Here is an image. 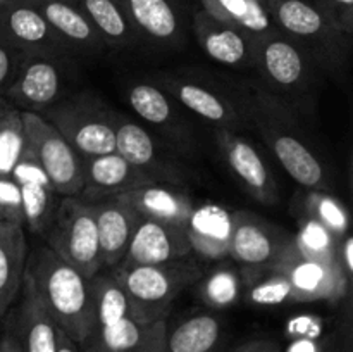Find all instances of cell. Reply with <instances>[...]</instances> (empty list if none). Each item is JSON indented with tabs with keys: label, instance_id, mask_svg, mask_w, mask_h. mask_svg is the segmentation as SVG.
I'll list each match as a JSON object with an SVG mask.
<instances>
[{
	"label": "cell",
	"instance_id": "60d3db41",
	"mask_svg": "<svg viewBox=\"0 0 353 352\" xmlns=\"http://www.w3.org/2000/svg\"><path fill=\"white\" fill-rule=\"evenodd\" d=\"M353 240L352 237H345L343 242H340V261L343 266V271L348 278H352L353 273Z\"/></svg>",
	"mask_w": 353,
	"mask_h": 352
},
{
	"label": "cell",
	"instance_id": "6da1fadb",
	"mask_svg": "<svg viewBox=\"0 0 353 352\" xmlns=\"http://www.w3.org/2000/svg\"><path fill=\"white\" fill-rule=\"evenodd\" d=\"M23 286L34 293L59 330L78 345L97 335V314L90 280L62 261L47 245L26 255Z\"/></svg>",
	"mask_w": 353,
	"mask_h": 352
},
{
	"label": "cell",
	"instance_id": "277c9868",
	"mask_svg": "<svg viewBox=\"0 0 353 352\" xmlns=\"http://www.w3.org/2000/svg\"><path fill=\"white\" fill-rule=\"evenodd\" d=\"M47 247L62 261L78 269L85 278H93L103 266L93 206L79 197H62L50 224L41 235Z\"/></svg>",
	"mask_w": 353,
	"mask_h": 352
},
{
	"label": "cell",
	"instance_id": "ba28073f",
	"mask_svg": "<svg viewBox=\"0 0 353 352\" xmlns=\"http://www.w3.org/2000/svg\"><path fill=\"white\" fill-rule=\"evenodd\" d=\"M290 238L261 216L238 211L230 216L228 254L255 271H268L279 257Z\"/></svg>",
	"mask_w": 353,
	"mask_h": 352
},
{
	"label": "cell",
	"instance_id": "d4e9b609",
	"mask_svg": "<svg viewBox=\"0 0 353 352\" xmlns=\"http://www.w3.org/2000/svg\"><path fill=\"white\" fill-rule=\"evenodd\" d=\"M26 255L24 228L0 221V317L23 289Z\"/></svg>",
	"mask_w": 353,
	"mask_h": 352
},
{
	"label": "cell",
	"instance_id": "603a6c76",
	"mask_svg": "<svg viewBox=\"0 0 353 352\" xmlns=\"http://www.w3.org/2000/svg\"><path fill=\"white\" fill-rule=\"evenodd\" d=\"M168 320L140 323L124 316L116 323L100 326L93 340L103 352H165Z\"/></svg>",
	"mask_w": 353,
	"mask_h": 352
},
{
	"label": "cell",
	"instance_id": "8d00e7d4",
	"mask_svg": "<svg viewBox=\"0 0 353 352\" xmlns=\"http://www.w3.org/2000/svg\"><path fill=\"white\" fill-rule=\"evenodd\" d=\"M26 57L28 52L0 40V97L7 95Z\"/></svg>",
	"mask_w": 353,
	"mask_h": 352
},
{
	"label": "cell",
	"instance_id": "7bdbcfd3",
	"mask_svg": "<svg viewBox=\"0 0 353 352\" xmlns=\"http://www.w3.org/2000/svg\"><path fill=\"white\" fill-rule=\"evenodd\" d=\"M81 347H83V352H103L95 340H90L88 344L81 345Z\"/></svg>",
	"mask_w": 353,
	"mask_h": 352
},
{
	"label": "cell",
	"instance_id": "7c38bea8",
	"mask_svg": "<svg viewBox=\"0 0 353 352\" xmlns=\"http://www.w3.org/2000/svg\"><path fill=\"white\" fill-rule=\"evenodd\" d=\"M192 252L186 228L140 217L126 255L119 264L164 266L186 259Z\"/></svg>",
	"mask_w": 353,
	"mask_h": 352
},
{
	"label": "cell",
	"instance_id": "836d02e7",
	"mask_svg": "<svg viewBox=\"0 0 353 352\" xmlns=\"http://www.w3.org/2000/svg\"><path fill=\"white\" fill-rule=\"evenodd\" d=\"M0 221L24 228L23 197L12 176H0Z\"/></svg>",
	"mask_w": 353,
	"mask_h": 352
},
{
	"label": "cell",
	"instance_id": "4fadbf2b",
	"mask_svg": "<svg viewBox=\"0 0 353 352\" xmlns=\"http://www.w3.org/2000/svg\"><path fill=\"white\" fill-rule=\"evenodd\" d=\"M216 140L221 154L245 190L264 206H274L279 199L278 185L257 148L238 133L224 128H216Z\"/></svg>",
	"mask_w": 353,
	"mask_h": 352
},
{
	"label": "cell",
	"instance_id": "30bf717a",
	"mask_svg": "<svg viewBox=\"0 0 353 352\" xmlns=\"http://www.w3.org/2000/svg\"><path fill=\"white\" fill-rule=\"evenodd\" d=\"M0 40L28 54L62 59L72 52L28 0H0Z\"/></svg>",
	"mask_w": 353,
	"mask_h": 352
},
{
	"label": "cell",
	"instance_id": "2e32d148",
	"mask_svg": "<svg viewBox=\"0 0 353 352\" xmlns=\"http://www.w3.org/2000/svg\"><path fill=\"white\" fill-rule=\"evenodd\" d=\"M259 128H261L262 138L276 155L279 164L296 183L316 192H326L330 188L323 164L316 157V154L303 144L302 138L281 130L269 121H259Z\"/></svg>",
	"mask_w": 353,
	"mask_h": 352
},
{
	"label": "cell",
	"instance_id": "b9f144b4",
	"mask_svg": "<svg viewBox=\"0 0 353 352\" xmlns=\"http://www.w3.org/2000/svg\"><path fill=\"white\" fill-rule=\"evenodd\" d=\"M55 352H79L78 344L68 337L62 330L57 328V338H55Z\"/></svg>",
	"mask_w": 353,
	"mask_h": 352
},
{
	"label": "cell",
	"instance_id": "52a82bcc",
	"mask_svg": "<svg viewBox=\"0 0 353 352\" xmlns=\"http://www.w3.org/2000/svg\"><path fill=\"white\" fill-rule=\"evenodd\" d=\"M254 66L269 85L290 95L307 93L316 79V61L278 30L255 38Z\"/></svg>",
	"mask_w": 353,
	"mask_h": 352
},
{
	"label": "cell",
	"instance_id": "44dd1931",
	"mask_svg": "<svg viewBox=\"0 0 353 352\" xmlns=\"http://www.w3.org/2000/svg\"><path fill=\"white\" fill-rule=\"evenodd\" d=\"M28 2L40 10L48 26L71 50L95 54L107 48L88 17L74 2L69 0H28Z\"/></svg>",
	"mask_w": 353,
	"mask_h": 352
},
{
	"label": "cell",
	"instance_id": "e575fe53",
	"mask_svg": "<svg viewBox=\"0 0 353 352\" xmlns=\"http://www.w3.org/2000/svg\"><path fill=\"white\" fill-rule=\"evenodd\" d=\"M314 202H316L317 216L314 217V219L319 221V223L336 238L343 237L348 224V217L347 213L343 211V207H341L336 200L331 199V197L327 195H316L314 197Z\"/></svg>",
	"mask_w": 353,
	"mask_h": 352
},
{
	"label": "cell",
	"instance_id": "7402d4cb",
	"mask_svg": "<svg viewBox=\"0 0 353 352\" xmlns=\"http://www.w3.org/2000/svg\"><path fill=\"white\" fill-rule=\"evenodd\" d=\"M164 86L165 92L174 97L181 106L196 114L200 119L216 124V128L234 131L241 126V117L236 107L217 90L186 78L164 79Z\"/></svg>",
	"mask_w": 353,
	"mask_h": 352
},
{
	"label": "cell",
	"instance_id": "5bb4252c",
	"mask_svg": "<svg viewBox=\"0 0 353 352\" xmlns=\"http://www.w3.org/2000/svg\"><path fill=\"white\" fill-rule=\"evenodd\" d=\"M150 183L154 182L145 173L131 166L117 152H110L83 157V188L78 197L86 202H95L133 192Z\"/></svg>",
	"mask_w": 353,
	"mask_h": 352
},
{
	"label": "cell",
	"instance_id": "ac0fdd59",
	"mask_svg": "<svg viewBox=\"0 0 353 352\" xmlns=\"http://www.w3.org/2000/svg\"><path fill=\"white\" fill-rule=\"evenodd\" d=\"M193 31L210 61L228 68H252L254 66V40L236 28L214 19L200 9L193 16Z\"/></svg>",
	"mask_w": 353,
	"mask_h": 352
},
{
	"label": "cell",
	"instance_id": "74e56055",
	"mask_svg": "<svg viewBox=\"0 0 353 352\" xmlns=\"http://www.w3.org/2000/svg\"><path fill=\"white\" fill-rule=\"evenodd\" d=\"M319 7L327 14L334 26L352 37L353 33V0H319Z\"/></svg>",
	"mask_w": 353,
	"mask_h": 352
},
{
	"label": "cell",
	"instance_id": "cb8c5ba5",
	"mask_svg": "<svg viewBox=\"0 0 353 352\" xmlns=\"http://www.w3.org/2000/svg\"><path fill=\"white\" fill-rule=\"evenodd\" d=\"M140 38L178 45L183 40L181 14L174 0H121Z\"/></svg>",
	"mask_w": 353,
	"mask_h": 352
},
{
	"label": "cell",
	"instance_id": "5b68a950",
	"mask_svg": "<svg viewBox=\"0 0 353 352\" xmlns=\"http://www.w3.org/2000/svg\"><path fill=\"white\" fill-rule=\"evenodd\" d=\"M28 145L57 195L78 197L83 188V157L41 114L21 110Z\"/></svg>",
	"mask_w": 353,
	"mask_h": 352
},
{
	"label": "cell",
	"instance_id": "f35d334b",
	"mask_svg": "<svg viewBox=\"0 0 353 352\" xmlns=\"http://www.w3.org/2000/svg\"><path fill=\"white\" fill-rule=\"evenodd\" d=\"M0 352H24L10 317L6 321L2 333H0Z\"/></svg>",
	"mask_w": 353,
	"mask_h": 352
},
{
	"label": "cell",
	"instance_id": "8fae6325",
	"mask_svg": "<svg viewBox=\"0 0 353 352\" xmlns=\"http://www.w3.org/2000/svg\"><path fill=\"white\" fill-rule=\"evenodd\" d=\"M64 92V72L61 57L47 54H28L16 81L3 99L26 113H43L59 102Z\"/></svg>",
	"mask_w": 353,
	"mask_h": 352
},
{
	"label": "cell",
	"instance_id": "9a60e30c",
	"mask_svg": "<svg viewBox=\"0 0 353 352\" xmlns=\"http://www.w3.org/2000/svg\"><path fill=\"white\" fill-rule=\"evenodd\" d=\"M112 124L116 131V152L121 157L145 173L154 183L174 185L181 182L179 169L159 154L154 138L143 126L117 114H112Z\"/></svg>",
	"mask_w": 353,
	"mask_h": 352
},
{
	"label": "cell",
	"instance_id": "d6a6232c",
	"mask_svg": "<svg viewBox=\"0 0 353 352\" xmlns=\"http://www.w3.org/2000/svg\"><path fill=\"white\" fill-rule=\"evenodd\" d=\"M128 104L143 121L157 126L174 123V109L168 92L152 83H134L126 92Z\"/></svg>",
	"mask_w": 353,
	"mask_h": 352
},
{
	"label": "cell",
	"instance_id": "f1b7e54d",
	"mask_svg": "<svg viewBox=\"0 0 353 352\" xmlns=\"http://www.w3.org/2000/svg\"><path fill=\"white\" fill-rule=\"evenodd\" d=\"M221 331L223 326L216 314H193L183 320L174 330L168 328L165 352H216Z\"/></svg>",
	"mask_w": 353,
	"mask_h": 352
},
{
	"label": "cell",
	"instance_id": "ee69618b",
	"mask_svg": "<svg viewBox=\"0 0 353 352\" xmlns=\"http://www.w3.org/2000/svg\"><path fill=\"white\" fill-rule=\"evenodd\" d=\"M69 2H76V0H69Z\"/></svg>",
	"mask_w": 353,
	"mask_h": 352
},
{
	"label": "cell",
	"instance_id": "7a4b0ae2",
	"mask_svg": "<svg viewBox=\"0 0 353 352\" xmlns=\"http://www.w3.org/2000/svg\"><path fill=\"white\" fill-rule=\"evenodd\" d=\"M110 271L126 293L130 316L140 323L168 320L176 297L202 276L186 259L164 266L117 264Z\"/></svg>",
	"mask_w": 353,
	"mask_h": 352
},
{
	"label": "cell",
	"instance_id": "83f0119b",
	"mask_svg": "<svg viewBox=\"0 0 353 352\" xmlns=\"http://www.w3.org/2000/svg\"><path fill=\"white\" fill-rule=\"evenodd\" d=\"M24 300L10 316L24 352H55L57 324L30 289L23 286Z\"/></svg>",
	"mask_w": 353,
	"mask_h": 352
},
{
	"label": "cell",
	"instance_id": "4316f807",
	"mask_svg": "<svg viewBox=\"0 0 353 352\" xmlns=\"http://www.w3.org/2000/svg\"><path fill=\"white\" fill-rule=\"evenodd\" d=\"M107 47H133L140 40L121 0H76Z\"/></svg>",
	"mask_w": 353,
	"mask_h": 352
},
{
	"label": "cell",
	"instance_id": "484cf974",
	"mask_svg": "<svg viewBox=\"0 0 353 352\" xmlns=\"http://www.w3.org/2000/svg\"><path fill=\"white\" fill-rule=\"evenodd\" d=\"M200 6L214 19L236 28L252 40L276 31L269 0H200Z\"/></svg>",
	"mask_w": 353,
	"mask_h": 352
},
{
	"label": "cell",
	"instance_id": "d6986e66",
	"mask_svg": "<svg viewBox=\"0 0 353 352\" xmlns=\"http://www.w3.org/2000/svg\"><path fill=\"white\" fill-rule=\"evenodd\" d=\"M95 211L100 255L105 268H114L126 255L140 214L117 197L90 202Z\"/></svg>",
	"mask_w": 353,
	"mask_h": 352
},
{
	"label": "cell",
	"instance_id": "d590c367",
	"mask_svg": "<svg viewBox=\"0 0 353 352\" xmlns=\"http://www.w3.org/2000/svg\"><path fill=\"white\" fill-rule=\"evenodd\" d=\"M250 300L254 304H281L293 300L292 283L278 275H271V278L264 283H259L252 289Z\"/></svg>",
	"mask_w": 353,
	"mask_h": 352
},
{
	"label": "cell",
	"instance_id": "4dcf8cb0",
	"mask_svg": "<svg viewBox=\"0 0 353 352\" xmlns=\"http://www.w3.org/2000/svg\"><path fill=\"white\" fill-rule=\"evenodd\" d=\"M28 150L21 110L0 97V176H10L21 155Z\"/></svg>",
	"mask_w": 353,
	"mask_h": 352
},
{
	"label": "cell",
	"instance_id": "e0dca14e",
	"mask_svg": "<svg viewBox=\"0 0 353 352\" xmlns=\"http://www.w3.org/2000/svg\"><path fill=\"white\" fill-rule=\"evenodd\" d=\"M10 176L21 188L24 226L30 228V231H33V233L43 235L48 224H50L59 200H55L57 193L52 188L43 169L40 168V164L34 159L30 145H28V150L21 155V159L12 168Z\"/></svg>",
	"mask_w": 353,
	"mask_h": 352
},
{
	"label": "cell",
	"instance_id": "f546056e",
	"mask_svg": "<svg viewBox=\"0 0 353 352\" xmlns=\"http://www.w3.org/2000/svg\"><path fill=\"white\" fill-rule=\"evenodd\" d=\"M192 251L196 248L205 257H223L228 254L230 237V216L219 209L193 211V216L186 226Z\"/></svg>",
	"mask_w": 353,
	"mask_h": 352
},
{
	"label": "cell",
	"instance_id": "ffe728a7",
	"mask_svg": "<svg viewBox=\"0 0 353 352\" xmlns=\"http://www.w3.org/2000/svg\"><path fill=\"white\" fill-rule=\"evenodd\" d=\"M117 199L133 207L141 217L179 228L188 226L195 211L192 199L169 183H150L133 192L117 195Z\"/></svg>",
	"mask_w": 353,
	"mask_h": 352
},
{
	"label": "cell",
	"instance_id": "3957f363",
	"mask_svg": "<svg viewBox=\"0 0 353 352\" xmlns=\"http://www.w3.org/2000/svg\"><path fill=\"white\" fill-rule=\"evenodd\" d=\"M276 30L303 48L321 68L340 69L348 52L350 37L309 0H269Z\"/></svg>",
	"mask_w": 353,
	"mask_h": 352
},
{
	"label": "cell",
	"instance_id": "ab89813d",
	"mask_svg": "<svg viewBox=\"0 0 353 352\" xmlns=\"http://www.w3.org/2000/svg\"><path fill=\"white\" fill-rule=\"evenodd\" d=\"M233 352H283L281 345L271 338H257L238 345Z\"/></svg>",
	"mask_w": 353,
	"mask_h": 352
},
{
	"label": "cell",
	"instance_id": "8992f818",
	"mask_svg": "<svg viewBox=\"0 0 353 352\" xmlns=\"http://www.w3.org/2000/svg\"><path fill=\"white\" fill-rule=\"evenodd\" d=\"M41 116L54 124L55 130L81 157L116 152V131L112 113L83 99L57 102Z\"/></svg>",
	"mask_w": 353,
	"mask_h": 352
},
{
	"label": "cell",
	"instance_id": "9c48e42d",
	"mask_svg": "<svg viewBox=\"0 0 353 352\" xmlns=\"http://www.w3.org/2000/svg\"><path fill=\"white\" fill-rule=\"evenodd\" d=\"M268 271L292 283L293 302L334 300L341 297V292L348 285V276L341 269L326 268L307 259L299 251L293 237Z\"/></svg>",
	"mask_w": 353,
	"mask_h": 352
},
{
	"label": "cell",
	"instance_id": "1f68e13d",
	"mask_svg": "<svg viewBox=\"0 0 353 352\" xmlns=\"http://www.w3.org/2000/svg\"><path fill=\"white\" fill-rule=\"evenodd\" d=\"M90 290H92L93 304H95L99 328L116 323L124 316H130L126 293L116 276L112 275V271H99L93 278H90Z\"/></svg>",
	"mask_w": 353,
	"mask_h": 352
}]
</instances>
